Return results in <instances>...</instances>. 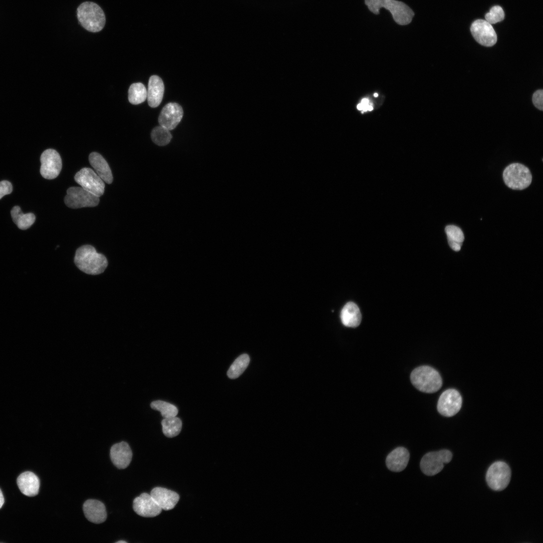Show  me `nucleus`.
<instances>
[{
  "mask_svg": "<svg viewBox=\"0 0 543 543\" xmlns=\"http://www.w3.org/2000/svg\"><path fill=\"white\" fill-rule=\"evenodd\" d=\"M164 91V83L161 78L155 75L150 76L147 90V99L150 107L155 108L160 105Z\"/></svg>",
  "mask_w": 543,
  "mask_h": 543,
  "instance_id": "20",
  "label": "nucleus"
},
{
  "mask_svg": "<svg viewBox=\"0 0 543 543\" xmlns=\"http://www.w3.org/2000/svg\"><path fill=\"white\" fill-rule=\"evenodd\" d=\"M374 97H377L378 96V94L377 93H375V94H374Z\"/></svg>",
  "mask_w": 543,
  "mask_h": 543,
  "instance_id": "38",
  "label": "nucleus"
},
{
  "mask_svg": "<svg viewBox=\"0 0 543 543\" xmlns=\"http://www.w3.org/2000/svg\"><path fill=\"white\" fill-rule=\"evenodd\" d=\"M74 261L80 270L92 275L103 273L108 265V260L105 255L97 252L90 245L79 247L76 251Z\"/></svg>",
  "mask_w": 543,
  "mask_h": 543,
  "instance_id": "1",
  "label": "nucleus"
},
{
  "mask_svg": "<svg viewBox=\"0 0 543 543\" xmlns=\"http://www.w3.org/2000/svg\"><path fill=\"white\" fill-rule=\"evenodd\" d=\"M133 507L138 515L145 517L156 516L162 511V509L151 495L146 493H143L134 499Z\"/></svg>",
  "mask_w": 543,
  "mask_h": 543,
  "instance_id": "14",
  "label": "nucleus"
},
{
  "mask_svg": "<svg viewBox=\"0 0 543 543\" xmlns=\"http://www.w3.org/2000/svg\"><path fill=\"white\" fill-rule=\"evenodd\" d=\"M85 516L89 521L95 523L104 522L107 518V512L104 504L95 499H88L83 505Z\"/></svg>",
  "mask_w": 543,
  "mask_h": 543,
  "instance_id": "18",
  "label": "nucleus"
},
{
  "mask_svg": "<svg viewBox=\"0 0 543 543\" xmlns=\"http://www.w3.org/2000/svg\"><path fill=\"white\" fill-rule=\"evenodd\" d=\"M361 104H364V105H368L369 104V100L368 99H364L362 100Z\"/></svg>",
  "mask_w": 543,
  "mask_h": 543,
  "instance_id": "34",
  "label": "nucleus"
},
{
  "mask_svg": "<svg viewBox=\"0 0 543 543\" xmlns=\"http://www.w3.org/2000/svg\"><path fill=\"white\" fill-rule=\"evenodd\" d=\"M150 407L152 409L160 412L164 418L176 416L178 413V409L176 406L161 400L152 402Z\"/></svg>",
  "mask_w": 543,
  "mask_h": 543,
  "instance_id": "28",
  "label": "nucleus"
},
{
  "mask_svg": "<svg viewBox=\"0 0 543 543\" xmlns=\"http://www.w3.org/2000/svg\"><path fill=\"white\" fill-rule=\"evenodd\" d=\"M462 403V399L459 392L455 389H449L444 391L440 396L437 408L441 415L451 417L459 411Z\"/></svg>",
  "mask_w": 543,
  "mask_h": 543,
  "instance_id": "11",
  "label": "nucleus"
},
{
  "mask_svg": "<svg viewBox=\"0 0 543 543\" xmlns=\"http://www.w3.org/2000/svg\"><path fill=\"white\" fill-rule=\"evenodd\" d=\"M363 107H364V105H363V104H362L361 103V104H358V105H357V109H358V110H363Z\"/></svg>",
  "mask_w": 543,
  "mask_h": 543,
  "instance_id": "35",
  "label": "nucleus"
},
{
  "mask_svg": "<svg viewBox=\"0 0 543 543\" xmlns=\"http://www.w3.org/2000/svg\"><path fill=\"white\" fill-rule=\"evenodd\" d=\"M12 218L18 227L22 230L30 228L34 223L36 217L32 213H23L19 206H14L11 211Z\"/></svg>",
  "mask_w": 543,
  "mask_h": 543,
  "instance_id": "23",
  "label": "nucleus"
},
{
  "mask_svg": "<svg viewBox=\"0 0 543 543\" xmlns=\"http://www.w3.org/2000/svg\"><path fill=\"white\" fill-rule=\"evenodd\" d=\"M367 109L369 111H372L373 110V107L371 105H369L368 106Z\"/></svg>",
  "mask_w": 543,
  "mask_h": 543,
  "instance_id": "36",
  "label": "nucleus"
},
{
  "mask_svg": "<svg viewBox=\"0 0 543 543\" xmlns=\"http://www.w3.org/2000/svg\"><path fill=\"white\" fill-rule=\"evenodd\" d=\"M21 492L27 496H35L38 494L40 487L38 477L33 472H25L21 474L17 480Z\"/></svg>",
  "mask_w": 543,
  "mask_h": 543,
  "instance_id": "19",
  "label": "nucleus"
},
{
  "mask_svg": "<svg viewBox=\"0 0 543 543\" xmlns=\"http://www.w3.org/2000/svg\"><path fill=\"white\" fill-rule=\"evenodd\" d=\"M162 432L165 436L173 437L180 432L182 427L181 420L176 416L164 418L161 421Z\"/></svg>",
  "mask_w": 543,
  "mask_h": 543,
  "instance_id": "25",
  "label": "nucleus"
},
{
  "mask_svg": "<svg viewBox=\"0 0 543 543\" xmlns=\"http://www.w3.org/2000/svg\"><path fill=\"white\" fill-rule=\"evenodd\" d=\"M13 191L12 184L8 180L0 182V199L6 195L10 194Z\"/></svg>",
  "mask_w": 543,
  "mask_h": 543,
  "instance_id": "32",
  "label": "nucleus"
},
{
  "mask_svg": "<svg viewBox=\"0 0 543 543\" xmlns=\"http://www.w3.org/2000/svg\"><path fill=\"white\" fill-rule=\"evenodd\" d=\"M340 318L346 327H356L360 323L361 315L358 306L354 303H346L341 310Z\"/></svg>",
  "mask_w": 543,
  "mask_h": 543,
  "instance_id": "22",
  "label": "nucleus"
},
{
  "mask_svg": "<svg viewBox=\"0 0 543 543\" xmlns=\"http://www.w3.org/2000/svg\"><path fill=\"white\" fill-rule=\"evenodd\" d=\"M511 478V470L504 462L497 461L493 463L486 473V481L490 488L495 491H501L508 485Z\"/></svg>",
  "mask_w": 543,
  "mask_h": 543,
  "instance_id": "7",
  "label": "nucleus"
},
{
  "mask_svg": "<svg viewBox=\"0 0 543 543\" xmlns=\"http://www.w3.org/2000/svg\"><path fill=\"white\" fill-rule=\"evenodd\" d=\"M4 501H5V500H4V496H3V494L1 490L0 489V509L2 508V507L4 505Z\"/></svg>",
  "mask_w": 543,
  "mask_h": 543,
  "instance_id": "33",
  "label": "nucleus"
},
{
  "mask_svg": "<svg viewBox=\"0 0 543 543\" xmlns=\"http://www.w3.org/2000/svg\"><path fill=\"white\" fill-rule=\"evenodd\" d=\"M74 180L80 187L98 197L104 193V180L90 168L81 169L75 174Z\"/></svg>",
  "mask_w": 543,
  "mask_h": 543,
  "instance_id": "9",
  "label": "nucleus"
},
{
  "mask_svg": "<svg viewBox=\"0 0 543 543\" xmlns=\"http://www.w3.org/2000/svg\"><path fill=\"white\" fill-rule=\"evenodd\" d=\"M470 30L476 41L483 46L491 47L497 42V36L493 27L486 20L475 21L471 25Z\"/></svg>",
  "mask_w": 543,
  "mask_h": 543,
  "instance_id": "12",
  "label": "nucleus"
},
{
  "mask_svg": "<svg viewBox=\"0 0 543 543\" xmlns=\"http://www.w3.org/2000/svg\"><path fill=\"white\" fill-rule=\"evenodd\" d=\"M151 137L154 143L159 146L167 145L172 138L169 130L161 126H157L153 129Z\"/></svg>",
  "mask_w": 543,
  "mask_h": 543,
  "instance_id": "29",
  "label": "nucleus"
},
{
  "mask_svg": "<svg viewBox=\"0 0 543 543\" xmlns=\"http://www.w3.org/2000/svg\"><path fill=\"white\" fill-rule=\"evenodd\" d=\"M410 379L417 389L424 393H434L442 386L440 375L436 370L429 366H423L415 369L411 374Z\"/></svg>",
  "mask_w": 543,
  "mask_h": 543,
  "instance_id": "4",
  "label": "nucleus"
},
{
  "mask_svg": "<svg viewBox=\"0 0 543 543\" xmlns=\"http://www.w3.org/2000/svg\"><path fill=\"white\" fill-rule=\"evenodd\" d=\"M543 91L542 89H538L535 92L532 96V102L534 106L538 109L543 110Z\"/></svg>",
  "mask_w": 543,
  "mask_h": 543,
  "instance_id": "31",
  "label": "nucleus"
},
{
  "mask_svg": "<svg viewBox=\"0 0 543 543\" xmlns=\"http://www.w3.org/2000/svg\"><path fill=\"white\" fill-rule=\"evenodd\" d=\"M410 454L405 447H396L389 453L386 459V464L389 470L394 472H400L407 467L409 461Z\"/></svg>",
  "mask_w": 543,
  "mask_h": 543,
  "instance_id": "17",
  "label": "nucleus"
},
{
  "mask_svg": "<svg viewBox=\"0 0 543 543\" xmlns=\"http://www.w3.org/2000/svg\"><path fill=\"white\" fill-rule=\"evenodd\" d=\"M99 201V197L78 187L68 188L64 198L66 205L72 209L95 207Z\"/></svg>",
  "mask_w": 543,
  "mask_h": 543,
  "instance_id": "8",
  "label": "nucleus"
},
{
  "mask_svg": "<svg viewBox=\"0 0 543 543\" xmlns=\"http://www.w3.org/2000/svg\"><path fill=\"white\" fill-rule=\"evenodd\" d=\"M116 542H117V543H118V542H125V543H126V541H125L124 540H119V541H117Z\"/></svg>",
  "mask_w": 543,
  "mask_h": 543,
  "instance_id": "37",
  "label": "nucleus"
},
{
  "mask_svg": "<svg viewBox=\"0 0 543 543\" xmlns=\"http://www.w3.org/2000/svg\"><path fill=\"white\" fill-rule=\"evenodd\" d=\"M445 231L450 248L455 251H459L464 240L462 229L458 226L450 225L445 227Z\"/></svg>",
  "mask_w": 543,
  "mask_h": 543,
  "instance_id": "24",
  "label": "nucleus"
},
{
  "mask_svg": "<svg viewBox=\"0 0 543 543\" xmlns=\"http://www.w3.org/2000/svg\"><path fill=\"white\" fill-rule=\"evenodd\" d=\"M88 159L95 172L104 182L108 184H111L113 179L112 171L104 158L99 153L94 152L89 154Z\"/></svg>",
  "mask_w": 543,
  "mask_h": 543,
  "instance_id": "21",
  "label": "nucleus"
},
{
  "mask_svg": "<svg viewBox=\"0 0 543 543\" xmlns=\"http://www.w3.org/2000/svg\"><path fill=\"white\" fill-rule=\"evenodd\" d=\"M506 185L513 190H521L527 188L531 183L532 175L524 165L514 163L508 165L503 172Z\"/></svg>",
  "mask_w": 543,
  "mask_h": 543,
  "instance_id": "5",
  "label": "nucleus"
},
{
  "mask_svg": "<svg viewBox=\"0 0 543 543\" xmlns=\"http://www.w3.org/2000/svg\"><path fill=\"white\" fill-rule=\"evenodd\" d=\"M110 457L114 465L120 469L127 468L130 464L132 452L129 444L124 441L114 444L110 449Z\"/></svg>",
  "mask_w": 543,
  "mask_h": 543,
  "instance_id": "15",
  "label": "nucleus"
},
{
  "mask_svg": "<svg viewBox=\"0 0 543 543\" xmlns=\"http://www.w3.org/2000/svg\"><path fill=\"white\" fill-rule=\"evenodd\" d=\"M147 99V89L141 82L132 84L128 90V100L133 105H138Z\"/></svg>",
  "mask_w": 543,
  "mask_h": 543,
  "instance_id": "27",
  "label": "nucleus"
},
{
  "mask_svg": "<svg viewBox=\"0 0 543 543\" xmlns=\"http://www.w3.org/2000/svg\"><path fill=\"white\" fill-rule=\"evenodd\" d=\"M452 457V453L447 449L429 452L424 455L421 460V470L427 476H434L442 470L444 464L450 462Z\"/></svg>",
  "mask_w": 543,
  "mask_h": 543,
  "instance_id": "6",
  "label": "nucleus"
},
{
  "mask_svg": "<svg viewBox=\"0 0 543 543\" xmlns=\"http://www.w3.org/2000/svg\"><path fill=\"white\" fill-rule=\"evenodd\" d=\"M504 16L503 9L499 6H494L485 14V18L490 24H494L503 20Z\"/></svg>",
  "mask_w": 543,
  "mask_h": 543,
  "instance_id": "30",
  "label": "nucleus"
},
{
  "mask_svg": "<svg viewBox=\"0 0 543 543\" xmlns=\"http://www.w3.org/2000/svg\"><path fill=\"white\" fill-rule=\"evenodd\" d=\"M77 17L81 26L90 32L101 31L106 23L103 10L98 4L92 2H85L78 6Z\"/></svg>",
  "mask_w": 543,
  "mask_h": 543,
  "instance_id": "3",
  "label": "nucleus"
},
{
  "mask_svg": "<svg viewBox=\"0 0 543 543\" xmlns=\"http://www.w3.org/2000/svg\"><path fill=\"white\" fill-rule=\"evenodd\" d=\"M249 361L250 358L248 354L240 355L234 360L228 370V377L232 379L239 377L248 366Z\"/></svg>",
  "mask_w": 543,
  "mask_h": 543,
  "instance_id": "26",
  "label": "nucleus"
},
{
  "mask_svg": "<svg viewBox=\"0 0 543 543\" xmlns=\"http://www.w3.org/2000/svg\"><path fill=\"white\" fill-rule=\"evenodd\" d=\"M40 172L46 179L56 178L62 168V160L59 154L55 150L47 149L43 152L40 157Z\"/></svg>",
  "mask_w": 543,
  "mask_h": 543,
  "instance_id": "10",
  "label": "nucleus"
},
{
  "mask_svg": "<svg viewBox=\"0 0 543 543\" xmlns=\"http://www.w3.org/2000/svg\"><path fill=\"white\" fill-rule=\"evenodd\" d=\"M150 494L162 510L166 511L173 509L179 499L175 492L160 487L154 488Z\"/></svg>",
  "mask_w": 543,
  "mask_h": 543,
  "instance_id": "16",
  "label": "nucleus"
},
{
  "mask_svg": "<svg viewBox=\"0 0 543 543\" xmlns=\"http://www.w3.org/2000/svg\"><path fill=\"white\" fill-rule=\"evenodd\" d=\"M369 10L375 14H379L381 8L390 11L395 22L400 25L410 23L414 16L413 10L402 2L396 0H365Z\"/></svg>",
  "mask_w": 543,
  "mask_h": 543,
  "instance_id": "2",
  "label": "nucleus"
},
{
  "mask_svg": "<svg viewBox=\"0 0 543 543\" xmlns=\"http://www.w3.org/2000/svg\"><path fill=\"white\" fill-rule=\"evenodd\" d=\"M182 107L175 103H169L162 109L158 117L160 126L171 130L180 122L183 116Z\"/></svg>",
  "mask_w": 543,
  "mask_h": 543,
  "instance_id": "13",
  "label": "nucleus"
}]
</instances>
